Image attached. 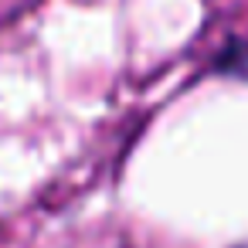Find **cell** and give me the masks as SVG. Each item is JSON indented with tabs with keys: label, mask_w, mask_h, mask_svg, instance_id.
Instances as JSON below:
<instances>
[{
	"label": "cell",
	"mask_w": 248,
	"mask_h": 248,
	"mask_svg": "<svg viewBox=\"0 0 248 248\" xmlns=\"http://www.w3.org/2000/svg\"><path fill=\"white\" fill-rule=\"evenodd\" d=\"M214 75H228V78H238V82H248V41L245 38H228V45L214 55V65H211Z\"/></svg>",
	"instance_id": "6da1fadb"
}]
</instances>
